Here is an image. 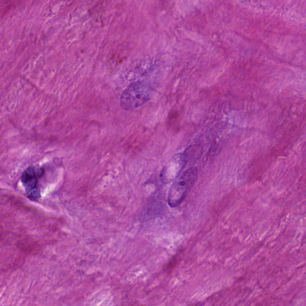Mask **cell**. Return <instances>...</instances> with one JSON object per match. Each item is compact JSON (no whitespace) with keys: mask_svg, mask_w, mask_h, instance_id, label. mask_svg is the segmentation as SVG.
<instances>
[{"mask_svg":"<svg viewBox=\"0 0 306 306\" xmlns=\"http://www.w3.org/2000/svg\"><path fill=\"white\" fill-rule=\"evenodd\" d=\"M201 148L200 145H191L186 150L183 156L187 161L188 160L197 159L201 156Z\"/></svg>","mask_w":306,"mask_h":306,"instance_id":"4","label":"cell"},{"mask_svg":"<svg viewBox=\"0 0 306 306\" xmlns=\"http://www.w3.org/2000/svg\"><path fill=\"white\" fill-rule=\"evenodd\" d=\"M151 89L142 81L131 83L122 93L120 106L125 111H130L138 108L150 99Z\"/></svg>","mask_w":306,"mask_h":306,"instance_id":"2","label":"cell"},{"mask_svg":"<svg viewBox=\"0 0 306 306\" xmlns=\"http://www.w3.org/2000/svg\"><path fill=\"white\" fill-rule=\"evenodd\" d=\"M43 173V169L30 167L23 173L22 181L25 187L28 196L30 200H37L39 196L37 179Z\"/></svg>","mask_w":306,"mask_h":306,"instance_id":"3","label":"cell"},{"mask_svg":"<svg viewBox=\"0 0 306 306\" xmlns=\"http://www.w3.org/2000/svg\"><path fill=\"white\" fill-rule=\"evenodd\" d=\"M197 176V168H190L173 183L169 190L168 199V204L170 207L175 208L181 205L195 185Z\"/></svg>","mask_w":306,"mask_h":306,"instance_id":"1","label":"cell"}]
</instances>
